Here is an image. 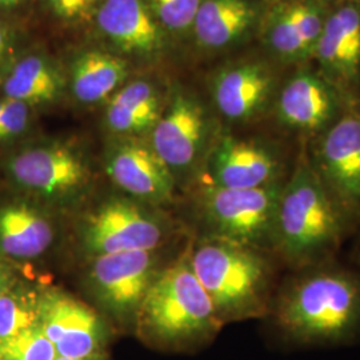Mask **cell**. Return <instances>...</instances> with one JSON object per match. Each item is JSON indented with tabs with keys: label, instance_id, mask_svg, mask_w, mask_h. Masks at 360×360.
Segmentation results:
<instances>
[{
	"label": "cell",
	"instance_id": "6da1fadb",
	"mask_svg": "<svg viewBox=\"0 0 360 360\" xmlns=\"http://www.w3.org/2000/svg\"><path fill=\"white\" fill-rule=\"evenodd\" d=\"M270 318L285 347H336L360 339V274L333 260L284 278Z\"/></svg>",
	"mask_w": 360,
	"mask_h": 360
},
{
	"label": "cell",
	"instance_id": "7a4b0ae2",
	"mask_svg": "<svg viewBox=\"0 0 360 360\" xmlns=\"http://www.w3.org/2000/svg\"><path fill=\"white\" fill-rule=\"evenodd\" d=\"M351 232L300 144L284 181L274 224V257L292 271L333 260Z\"/></svg>",
	"mask_w": 360,
	"mask_h": 360
},
{
	"label": "cell",
	"instance_id": "3957f363",
	"mask_svg": "<svg viewBox=\"0 0 360 360\" xmlns=\"http://www.w3.org/2000/svg\"><path fill=\"white\" fill-rule=\"evenodd\" d=\"M269 252L206 238L188 257L220 322L267 316L275 295Z\"/></svg>",
	"mask_w": 360,
	"mask_h": 360
},
{
	"label": "cell",
	"instance_id": "277c9868",
	"mask_svg": "<svg viewBox=\"0 0 360 360\" xmlns=\"http://www.w3.org/2000/svg\"><path fill=\"white\" fill-rule=\"evenodd\" d=\"M136 322L147 338L174 346L202 345L223 324L195 276L188 257L156 276L143 300Z\"/></svg>",
	"mask_w": 360,
	"mask_h": 360
},
{
	"label": "cell",
	"instance_id": "5b68a950",
	"mask_svg": "<svg viewBox=\"0 0 360 360\" xmlns=\"http://www.w3.org/2000/svg\"><path fill=\"white\" fill-rule=\"evenodd\" d=\"M283 184L239 190L203 183L199 208L210 232L208 236L264 251L274 257V224Z\"/></svg>",
	"mask_w": 360,
	"mask_h": 360
},
{
	"label": "cell",
	"instance_id": "8992f818",
	"mask_svg": "<svg viewBox=\"0 0 360 360\" xmlns=\"http://www.w3.org/2000/svg\"><path fill=\"white\" fill-rule=\"evenodd\" d=\"M309 165L354 231L360 221V104L306 144Z\"/></svg>",
	"mask_w": 360,
	"mask_h": 360
},
{
	"label": "cell",
	"instance_id": "52a82bcc",
	"mask_svg": "<svg viewBox=\"0 0 360 360\" xmlns=\"http://www.w3.org/2000/svg\"><path fill=\"white\" fill-rule=\"evenodd\" d=\"M349 105L342 92L309 63L297 65L282 80L270 115L283 134L307 144L334 124Z\"/></svg>",
	"mask_w": 360,
	"mask_h": 360
},
{
	"label": "cell",
	"instance_id": "ba28073f",
	"mask_svg": "<svg viewBox=\"0 0 360 360\" xmlns=\"http://www.w3.org/2000/svg\"><path fill=\"white\" fill-rule=\"evenodd\" d=\"M294 162L282 143L224 135L208 153L203 183L239 190L275 187L288 178Z\"/></svg>",
	"mask_w": 360,
	"mask_h": 360
},
{
	"label": "cell",
	"instance_id": "9c48e42d",
	"mask_svg": "<svg viewBox=\"0 0 360 360\" xmlns=\"http://www.w3.org/2000/svg\"><path fill=\"white\" fill-rule=\"evenodd\" d=\"M13 186L40 200H67L83 193L90 171L80 155L60 144L26 147L7 160Z\"/></svg>",
	"mask_w": 360,
	"mask_h": 360
},
{
	"label": "cell",
	"instance_id": "30bf717a",
	"mask_svg": "<svg viewBox=\"0 0 360 360\" xmlns=\"http://www.w3.org/2000/svg\"><path fill=\"white\" fill-rule=\"evenodd\" d=\"M333 4L334 0H288L270 4L259 37L271 59L283 65L311 63Z\"/></svg>",
	"mask_w": 360,
	"mask_h": 360
},
{
	"label": "cell",
	"instance_id": "8fae6325",
	"mask_svg": "<svg viewBox=\"0 0 360 360\" xmlns=\"http://www.w3.org/2000/svg\"><path fill=\"white\" fill-rule=\"evenodd\" d=\"M312 62L348 103L360 104V1L334 0Z\"/></svg>",
	"mask_w": 360,
	"mask_h": 360
},
{
	"label": "cell",
	"instance_id": "7c38bea8",
	"mask_svg": "<svg viewBox=\"0 0 360 360\" xmlns=\"http://www.w3.org/2000/svg\"><path fill=\"white\" fill-rule=\"evenodd\" d=\"M162 224L126 199H112L86 219L82 230L84 250L91 257L127 251H154L162 243Z\"/></svg>",
	"mask_w": 360,
	"mask_h": 360
},
{
	"label": "cell",
	"instance_id": "4fadbf2b",
	"mask_svg": "<svg viewBox=\"0 0 360 360\" xmlns=\"http://www.w3.org/2000/svg\"><path fill=\"white\" fill-rule=\"evenodd\" d=\"M158 275L153 251H127L94 257L89 279L104 309L129 319L136 318Z\"/></svg>",
	"mask_w": 360,
	"mask_h": 360
},
{
	"label": "cell",
	"instance_id": "5bb4252c",
	"mask_svg": "<svg viewBox=\"0 0 360 360\" xmlns=\"http://www.w3.org/2000/svg\"><path fill=\"white\" fill-rule=\"evenodd\" d=\"M211 120L203 104L187 94H178L153 129V150L172 174H190L206 162Z\"/></svg>",
	"mask_w": 360,
	"mask_h": 360
},
{
	"label": "cell",
	"instance_id": "9a60e30c",
	"mask_svg": "<svg viewBox=\"0 0 360 360\" xmlns=\"http://www.w3.org/2000/svg\"><path fill=\"white\" fill-rule=\"evenodd\" d=\"M282 79L264 60H245L220 70L212 82V99L230 123H251L270 115Z\"/></svg>",
	"mask_w": 360,
	"mask_h": 360
},
{
	"label": "cell",
	"instance_id": "2e32d148",
	"mask_svg": "<svg viewBox=\"0 0 360 360\" xmlns=\"http://www.w3.org/2000/svg\"><path fill=\"white\" fill-rule=\"evenodd\" d=\"M39 326L55 345L58 356L89 359L102 356L103 323L84 303L58 291L40 296Z\"/></svg>",
	"mask_w": 360,
	"mask_h": 360
},
{
	"label": "cell",
	"instance_id": "e0dca14e",
	"mask_svg": "<svg viewBox=\"0 0 360 360\" xmlns=\"http://www.w3.org/2000/svg\"><path fill=\"white\" fill-rule=\"evenodd\" d=\"M269 4L264 0H202L191 32L207 51H223L259 34Z\"/></svg>",
	"mask_w": 360,
	"mask_h": 360
},
{
	"label": "cell",
	"instance_id": "ac0fdd59",
	"mask_svg": "<svg viewBox=\"0 0 360 360\" xmlns=\"http://www.w3.org/2000/svg\"><path fill=\"white\" fill-rule=\"evenodd\" d=\"M107 174L117 187L146 202L172 198L175 176L153 148L135 141L114 146L107 155Z\"/></svg>",
	"mask_w": 360,
	"mask_h": 360
},
{
	"label": "cell",
	"instance_id": "d6986e66",
	"mask_svg": "<svg viewBox=\"0 0 360 360\" xmlns=\"http://www.w3.org/2000/svg\"><path fill=\"white\" fill-rule=\"evenodd\" d=\"M55 239L49 214L26 198L0 202V257L27 262L41 257Z\"/></svg>",
	"mask_w": 360,
	"mask_h": 360
},
{
	"label": "cell",
	"instance_id": "ffe728a7",
	"mask_svg": "<svg viewBox=\"0 0 360 360\" xmlns=\"http://www.w3.org/2000/svg\"><path fill=\"white\" fill-rule=\"evenodd\" d=\"M96 23L117 49L129 53L147 55L160 47L154 13L143 0H104Z\"/></svg>",
	"mask_w": 360,
	"mask_h": 360
},
{
	"label": "cell",
	"instance_id": "44dd1931",
	"mask_svg": "<svg viewBox=\"0 0 360 360\" xmlns=\"http://www.w3.org/2000/svg\"><path fill=\"white\" fill-rule=\"evenodd\" d=\"M160 116V99L154 86L135 80L116 91L107 105L105 123L112 132L132 136L154 129Z\"/></svg>",
	"mask_w": 360,
	"mask_h": 360
},
{
	"label": "cell",
	"instance_id": "7402d4cb",
	"mask_svg": "<svg viewBox=\"0 0 360 360\" xmlns=\"http://www.w3.org/2000/svg\"><path fill=\"white\" fill-rule=\"evenodd\" d=\"M62 80L53 65L39 55H28L18 60L3 80L6 98L35 105L58 98Z\"/></svg>",
	"mask_w": 360,
	"mask_h": 360
},
{
	"label": "cell",
	"instance_id": "603a6c76",
	"mask_svg": "<svg viewBox=\"0 0 360 360\" xmlns=\"http://www.w3.org/2000/svg\"><path fill=\"white\" fill-rule=\"evenodd\" d=\"M126 77L127 67L122 59L104 52H86L72 68V91L80 103H99L115 92Z\"/></svg>",
	"mask_w": 360,
	"mask_h": 360
},
{
	"label": "cell",
	"instance_id": "cb8c5ba5",
	"mask_svg": "<svg viewBox=\"0 0 360 360\" xmlns=\"http://www.w3.org/2000/svg\"><path fill=\"white\" fill-rule=\"evenodd\" d=\"M40 296L37 290L16 282L0 297V345L38 324Z\"/></svg>",
	"mask_w": 360,
	"mask_h": 360
},
{
	"label": "cell",
	"instance_id": "d4e9b609",
	"mask_svg": "<svg viewBox=\"0 0 360 360\" xmlns=\"http://www.w3.org/2000/svg\"><path fill=\"white\" fill-rule=\"evenodd\" d=\"M55 345L35 324L0 345L1 360H55Z\"/></svg>",
	"mask_w": 360,
	"mask_h": 360
},
{
	"label": "cell",
	"instance_id": "484cf974",
	"mask_svg": "<svg viewBox=\"0 0 360 360\" xmlns=\"http://www.w3.org/2000/svg\"><path fill=\"white\" fill-rule=\"evenodd\" d=\"M202 0H148L151 13L174 32L193 30V20Z\"/></svg>",
	"mask_w": 360,
	"mask_h": 360
},
{
	"label": "cell",
	"instance_id": "4316f807",
	"mask_svg": "<svg viewBox=\"0 0 360 360\" xmlns=\"http://www.w3.org/2000/svg\"><path fill=\"white\" fill-rule=\"evenodd\" d=\"M31 119V105L3 96L0 108V142L11 141L26 131Z\"/></svg>",
	"mask_w": 360,
	"mask_h": 360
},
{
	"label": "cell",
	"instance_id": "83f0119b",
	"mask_svg": "<svg viewBox=\"0 0 360 360\" xmlns=\"http://www.w3.org/2000/svg\"><path fill=\"white\" fill-rule=\"evenodd\" d=\"M95 0H49L52 11L65 20L87 18Z\"/></svg>",
	"mask_w": 360,
	"mask_h": 360
},
{
	"label": "cell",
	"instance_id": "f1b7e54d",
	"mask_svg": "<svg viewBox=\"0 0 360 360\" xmlns=\"http://www.w3.org/2000/svg\"><path fill=\"white\" fill-rule=\"evenodd\" d=\"M16 276L13 274L10 262L0 257V297L4 295L13 284L16 283Z\"/></svg>",
	"mask_w": 360,
	"mask_h": 360
},
{
	"label": "cell",
	"instance_id": "f546056e",
	"mask_svg": "<svg viewBox=\"0 0 360 360\" xmlns=\"http://www.w3.org/2000/svg\"><path fill=\"white\" fill-rule=\"evenodd\" d=\"M11 35L10 31L0 23V70L6 63L10 52H11Z\"/></svg>",
	"mask_w": 360,
	"mask_h": 360
},
{
	"label": "cell",
	"instance_id": "4dcf8cb0",
	"mask_svg": "<svg viewBox=\"0 0 360 360\" xmlns=\"http://www.w3.org/2000/svg\"><path fill=\"white\" fill-rule=\"evenodd\" d=\"M22 3L23 0H0V8H13Z\"/></svg>",
	"mask_w": 360,
	"mask_h": 360
},
{
	"label": "cell",
	"instance_id": "1f68e13d",
	"mask_svg": "<svg viewBox=\"0 0 360 360\" xmlns=\"http://www.w3.org/2000/svg\"><path fill=\"white\" fill-rule=\"evenodd\" d=\"M55 360H102V356L99 358H89V359H71V358H63V356H58Z\"/></svg>",
	"mask_w": 360,
	"mask_h": 360
},
{
	"label": "cell",
	"instance_id": "d6a6232c",
	"mask_svg": "<svg viewBox=\"0 0 360 360\" xmlns=\"http://www.w3.org/2000/svg\"><path fill=\"white\" fill-rule=\"evenodd\" d=\"M269 6L270 4H275V3H282V1H288V0H264Z\"/></svg>",
	"mask_w": 360,
	"mask_h": 360
},
{
	"label": "cell",
	"instance_id": "836d02e7",
	"mask_svg": "<svg viewBox=\"0 0 360 360\" xmlns=\"http://www.w3.org/2000/svg\"><path fill=\"white\" fill-rule=\"evenodd\" d=\"M359 226H360V221H359ZM359 226H358V227H359Z\"/></svg>",
	"mask_w": 360,
	"mask_h": 360
},
{
	"label": "cell",
	"instance_id": "e575fe53",
	"mask_svg": "<svg viewBox=\"0 0 360 360\" xmlns=\"http://www.w3.org/2000/svg\"><path fill=\"white\" fill-rule=\"evenodd\" d=\"M358 1H360V0H358Z\"/></svg>",
	"mask_w": 360,
	"mask_h": 360
},
{
	"label": "cell",
	"instance_id": "d590c367",
	"mask_svg": "<svg viewBox=\"0 0 360 360\" xmlns=\"http://www.w3.org/2000/svg\"><path fill=\"white\" fill-rule=\"evenodd\" d=\"M0 360H1V359H0Z\"/></svg>",
	"mask_w": 360,
	"mask_h": 360
}]
</instances>
